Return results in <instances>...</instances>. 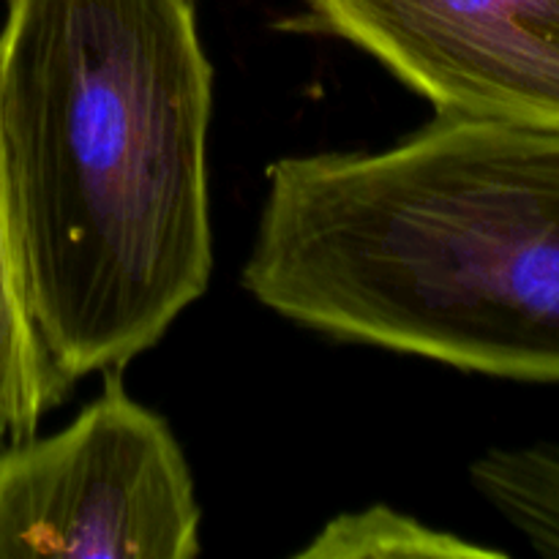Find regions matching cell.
Here are the masks:
<instances>
[{"instance_id":"1","label":"cell","mask_w":559,"mask_h":559,"mask_svg":"<svg viewBox=\"0 0 559 559\" xmlns=\"http://www.w3.org/2000/svg\"><path fill=\"white\" fill-rule=\"evenodd\" d=\"M213 69L191 0H9L0 151L22 284L69 382L123 369L213 271Z\"/></svg>"},{"instance_id":"2","label":"cell","mask_w":559,"mask_h":559,"mask_svg":"<svg viewBox=\"0 0 559 559\" xmlns=\"http://www.w3.org/2000/svg\"><path fill=\"white\" fill-rule=\"evenodd\" d=\"M243 284L336 338L559 382V126L437 115L382 153L282 158Z\"/></svg>"},{"instance_id":"3","label":"cell","mask_w":559,"mask_h":559,"mask_svg":"<svg viewBox=\"0 0 559 559\" xmlns=\"http://www.w3.org/2000/svg\"><path fill=\"white\" fill-rule=\"evenodd\" d=\"M200 555V506L169 426L107 369L102 396L52 437L0 451V559Z\"/></svg>"},{"instance_id":"4","label":"cell","mask_w":559,"mask_h":559,"mask_svg":"<svg viewBox=\"0 0 559 559\" xmlns=\"http://www.w3.org/2000/svg\"><path fill=\"white\" fill-rule=\"evenodd\" d=\"M437 115L559 126V0H304Z\"/></svg>"},{"instance_id":"5","label":"cell","mask_w":559,"mask_h":559,"mask_svg":"<svg viewBox=\"0 0 559 559\" xmlns=\"http://www.w3.org/2000/svg\"><path fill=\"white\" fill-rule=\"evenodd\" d=\"M69 388L71 382L49 360L27 309L0 151V437L16 442L36 435L47 409Z\"/></svg>"},{"instance_id":"6","label":"cell","mask_w":559,"mask_h":559,"mask_svg":"<svg viewBox=\"0 0 559 559\" xmlns=\"http://www.w3.org/2000/svg\"><path fill=\"white\" fill-rule=\"evenodd\" d=\"M473 484L535 551L559 557V453L495 448L473 464Z\"/></svg>"},{"instance_id":"7","label":"cell","mask_w":559,"mask_h":559,"mask_svg":"<svg viewBox=\"0 0 559 559\" xmlns=\"http://www.w3.org/2000/svg\"><path fill=\"white\" fill-rule=\"evenodd\" d=\"M304 559H495L502 551L467 544L451 533H440L418 519L404 516L393 508L374 506L360 513H344L333 519L314 538V544L298 551Z\"/></svg>"}]
</instances>
